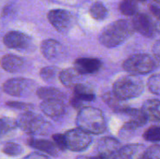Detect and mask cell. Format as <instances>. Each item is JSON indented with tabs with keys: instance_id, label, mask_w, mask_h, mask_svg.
<instances>
[{
	"instance_id": "obj_1",
	"label": "cell",
	"mask_w": 160,
	"mask_h": 159,
	"mask_svg": "<svg viewBox=\"0 0 160 159\" xmlns=\"http://www.w3.org/2000/svg\"><path fill=\"white\" fill-rule=\"evenodd\" d=\"M134 32L132 22L118 20L107 25L99 35L100 43L107 48H113L124 43Z\"/></svg>"
},
{
	"instance_id": "obj_2",
	"label": "cell",
	"mask_w": 160,
	"mask_h": 159,
	"mask_svg": "<svg viewBox=\"0 0 160 159\" xmlns=\"http://www.w3.org/2000/svg\"><path fill=\"white\" fill-rule=\"evenodd\" d=\"M76 123L78 127L90 134H102L107 130V123L99 109L85 106L79 110Z\"/></svg>"
},
{
	"instance_id": "obj_3",
	"label": "cell",
	"mask_w": 160,
	"mask_h": 159,
	"mask_svg": "<svg viewBox=\"0 0 160 159\" xmlns=\"http://www.w3.org/2000/svg\"><path fill=\"white\" fill-rule=\"evenodd\" d=\"M144 91L143 82L136 75L123 76L113 84V92L123 100L140 97Z\"/></svg>"
},
{
	"instance_id": "obj_4",
	"label": "cell",
	"mask_w": 160,
	"mask_h": 159,
	"mask_svg": "<svg viewBox=\"0 0 160 159\" xmlns=\"http://www.w3.org/2000/svg\"><path fill=\"white\" fill-rule=\"evenodd\" d=\"M18 127L23 132L32 136L47 135L52 130L50 123L45 121L41 116L27 111L21 114L17 120Z\"/></svg>"
},
{
	"instance_id": "obj_5",
	"label": "cell",
	"mask_w": 160,
	"mask_h": 159,
	"mask_svg": "<svg viewBox=\"0 0 160 159\" xmlns=\"http://www.w3.org/2000/svg\"><path fill=\"white\" fill-rule=\"evenodd\" d=\"M158 67L157 60L149 54L140 53L128 57L123 63L124 69L132 75H143L152 72Z\"/></svg>"
},
{
	"instance_id": "obj_6",
	"label": "cell",
	"mask_w": 160,
	"mask_h": 159,
	"mask_svg": "<svg viewBox=\"0 0 160 159\" xmlns=\"http://www.w3.org/2000/svg\"><path fill=\"white\" fill-rule=\"evenodd\" d=\"M67 150L72 152H82L86 150L92 143L90 133L81 129L80 127L70 129L64 133Z\"/></svg>"
},
{
	"instance_id": "obj_7",
	"label": "cell",
	"mask_w": 160,
	"mask_h": 159,
	"mask_svg": "<svg viewBox=\"0 0 160 159\" xmlns=\"http://www.w3.org/2000/svg\"><path fill=\"white\" fill-rule=\"evenodd\" d=\"M120 113H123L128 117V121L126 122L122 127V133H126V134L131 133L137 130L138 128L143 127L149 120L142 109L139 110L128 106Z\"/></svg>"
},
{
	"instance_id": "obj_8",
	"label": "cell",
	"mask_w": 160,
	"mask_h": 159,
	"mask_svg": "<svg viewBox=\"0 0 160 159\" xmlns=\"http://www.w3.org/2000/svg\"><path fill=\"white\" fill-rule=\"evenodd\" d=\"M3 42L8 48L19 52L30 51L34 46L32 38L19 31H10L7 33L3 37Z\"/></svg>"
},
{
	"instance_id": "obj_9",
	"label": "cell",
	"mask_w": 160,
	"mask_h": 159,
	"mask_svg": "<svg viewBox=\"0 0 160 159\" xmlns=\"http://www.w3.org/2000/svg\"><path fill=\"white\" fill-rule=\"evenodd\" d=\"M47 17L50 23L60 33L68 32L74 22L71 13L65 9H52L48 12Z\"/></svg>"
},
{
	"instance_id": "obj_10",
	"label": "cell",
	"mask_w": 160,
	"mask_h": 159,
	"mask_svg": "<svg viewBox=\"0 0 160 159\" xmlns=\"http://www.w3.org/2000/svg\"><path fill=\"white\" fill-rule=\"evenodd\" d=\"M131 22L134 30L144 37H153L157 32L158 27L152 17L146 13H137L133 16Z\"/></svg>"
},
{
	"instance_id": "obj_11",
	"label": "cell",
	"mask_w": 160,
	"mask_h": 159,
	"mask_svg": "<svg viewBox=\"0 0 160 159\" xmlns=\"http://www.w3.org/2000/svg\"><path fill=\"white\" fill-rule=\"evenodd\" d=\"M121 142L112 137H103L97 142L96 150L99 157L104 159H113L121 149Z\"/></svg>"
},
{
	"instance_id": "obj_12",
	"label": "cell",
	"mask_w": 160,
	"mask_h": 159,
	"mask_svg": "<svg viewBox=\"0 0 160 159\" xmlns=\"http://www.w3.org/2000/svg\"><path fill=\"white\" fill-rule=\"evenodd\" d=\"M32 82L23 78H14L8 80L3 84V90L6 94L12 97H22L29 93L32 87Z\"/></svg>"
},
{
	"instance_id": "obj_13",
	"label": "cell",
	"mask_w": 160,
	"mask_h": 159,
	"mask_svg": "<svg viewBox=\"0 0 160 159\" xmlns=\"http://www.w3.org/2000/svg\"><path fill=\"white\" fill-rule=\"evenodd\" d=\"M40 110L46 116L53 120H58L64 116L66 112V105L63 99H45L40 104Z\"/></svg>"
},
{
	"instance_id": "obj_14",
	"label": "cell",
	"mask_w": 160,
	"mask_h": 159,
	"mask_svg": "<svg viewBox=\"0 0 160 159\" xmlns=\"http://www.w3.org/2000/svg\"><path fill=\"white\" fill-rule=\"evenodd\" d=\"M102 67V63L99 59L82 57L75 60L74 67L81 75H89L97 73Z\"/></svg>"
},
{
	"instance_id": "obj_15",
	"label": "cell",
	"mask_w": 160,
	"mask_h": 159,
	"mask_svg": "<svg viewBox=\"0 0 160 159\" xmlns=\"http://www.w3.org/2000/svg\"><path fill=\"white\" fill-rule=\"evenodd\" d=\"M146 150L142 143H130L121 147L113 159H143Z\"/></svg>"
},
{
	"instance_id": "obj_16",
	"label": "cell",
	"mask_w": 160,
	"mask_h": 159,
	"mask_svg": "<svg viewBox=\"0 0 160 159\" xmlns=\"http://www.w3.org/2000/svg\"><path fill=\"white\" fill-rule=\"evenodd\" d=\"M27 144L31 148H34L41 153H44L52 157H57L59 154V151H61L53 141L51 142V141L43 140V139L31 138L27 141Z\"/></svg>"
},
{
	"instance_id": "obj_17",
	"label": "cell",
	"mask_w": 160,
	"mask_h": 159,
	"mask_svg": "<svg viewBox=\"0 0 160 159\" xmlns=\"http://www.w3.org/2000/svg\"><path fill=\"white\" fill-rule=\"evenodd\" d=\"M40 52L46 59L53 60L58 58L63 53V47L56 40L46 39L42 41L40 45Z\"/></svg>"
},
{
	"instance_id": "obj_18",
	"label": "cell",
	"mask_w": 160,
	"mask_h": 159,
	"mask_svg": "<svg viewBox=\"0 0 160 159\" xmlns=\"http://www.w3.org/2000/svg\"><path fill=\"white\" fill-rule=\"evenodd\" d=\"M23 66V60L22 57L14 54H6L1 58L2 68L9 73H15L21 70Z\"/></svg>"
},
{
	"instance_id": "obj_19",
	"label": "cell",
	"mask_w": 160,
	"mask_h": 159,
	"mask_svg": "<svg viewBox=\"0 0 160 159\" xmlns=\"http://www.w3.org/2000/svg\"><path fill=\"white\" fill-rule=\"evenodd\" d=\"M80 73L73 68H66L60 71L59 73V79L62 82V84L65 87L68 88H74L78 84V81L80 78Z\"/></svg>"
},
{
	"instance_id": "obj_20",
	"label": "cell",
	"mask_w": 160,
	"mask_h": 159,
	"mask_svg": "<svg viewBox=\"0 0 160 159\" xmlns=\"http://www.w3.org/2000/svg\"><path fill=\"white\" fill-rule=\"evenodd\" d=\"M143 112L146 113L148 119L152 122L160 121V100L149 99L142 105Z\"/></svg>"
},
{
	"instance_id": "obj_21",
	"label": "cell",
	"mask_w": 160,
	"mask_h": 159,
	"mask_svg": "<svg viewBox=\"0 0 160 159\" xmlns=\"http://www.w3.org/2000/svg\"><path fill=\"white\" fill-rule=\"evenodd\" d=\"M102 99L112 110H113L115 112H118V113H120L125 108L128 107L125 104L126 100H123L119 97H117L113 91L104 94L102 96Z\"/></svg>"
},
{
	"instance_id": "obj_22",
	"label": "cell",
	"mask_w": 160,
	"mask_h": 159,
	"mask_svg": "<svg viewBox=\"0 0 160 159\" xmlns=\"http://www.w3.org/2000/svg\"><path fill=\"white\" fill-rule=\"evenodd\" d=\"M73 96L82 100L83 102H91L96 98V95L93 89L82 83H78L73 88Z\"/></svg>"
},
{
	"instance_id": "obj_23",
	"label": "cell",
	"mask_w": 160,
	"mask_h": 159,
	"mask_svg": "<svg viewBox=\"0 0 160 159\" xmlns=\"http://www.w3.org/2000/svg\"><path fill=\"white\" fill-rule=\"evenodd\" d=\"M37 95L39 98L43 100L52 99V98H59V99L65 98L64 93L53 87H40L37 90Z\"/></svg>"
},
{
	"instance_id": "obj_24",
	"label": "cell",
	"mask_w": 160,
	"mask_h": 159,
	"mask_svg": "<svg viewBox=\"0 0 160 159\" xmlns=\"http://www.w3.org/2000/svg\"><path fill=\"white\" fill-rule=\"evenodd\" d=\"M90 15L92 16L93 19L96 21H103L106 19L108 15V10L106 7L100 3V2H95L91 7H90Z\"/></svg>"
},
{
	"instance_id": "obj_25",
	"label": "cell",
	"mask_w": 160,
	"mask_h": 159,
	"mask_svg": "<svg viewBox=\"0 0 160 159\" xmlns=\"http://www.w3.org/2000/svg\"><path fill=\"white\" fill-rule=\"evenodd\" d=\"M2 153L8 157H19L23 153V147L16 142H8L2 145Z\"/></svg>"
},
{
	"instance_id": "obj_26",
	"label": "cell",
	"mask_w": 160,
	"mask_h": 159,
	"mask_svg": "<svg viewBox=\"0 0 160 159\" xmlns=\"http://www.w3.org/2000/svg\"><path fill=\"white\" fill-rule=\"evenodd\" d=\"M119 9L126 16H134L138 13V4L136 0H123L119 5Z\"/></svg>"
},
{
	"instance_id": "obj_27",
	"label": "cell",
	"mask_w": 160,
	"mask_h": 159,
	"mask_svg": "<svg viewBox=\"0 0 160 159\" xmlns=\"http://www.w3.org/2000/svg\"><path fill=\"white\" fill-rule=\"evenodd\" d=\"M16 127H18L17 120H14L7 116L1 117V136L8 134V132L14 130Z\"/></svg>"
},
{
	"instance_id": "obj_28",
	"label": "cell",
	"mask_w": 160,
	"mask_h": 159,
	"mask_svg": "<svg viewBox=\"0 0 160 159\" xmlns=\"http://www.w3.org/2000/svg\"><path fill=\"white\" fill-rule=\"evenodd\" d=\"M60 72H58V69L57 67H43L40 69V78L44 81V82H53L57 75L59 74Z\"/></svg>"
},
{
	"instance_id": "obj_29",
	"label": "cell",
	"mask_w": 160,
	"mask_h": 159,
	"mask_svg": "<svg viewBox=\"0 0 160 159\" xmlns=\"http://www.w3.org/2000/svg\"><path fill=\"white\" fill-rule=\"evenodd\" d=\"M143 138L148 142H160V127L153 126L146 129L143 133Z\"/></svg>"
},
{
	"instance_id": "obj_30",
	"label": "cell",
	"mask_w": 160,
	"mask_h": 159,
	"mask_svg": "<svg viewBox=\"0 0 160 159\" xmlns=\"http://www.w3.org/2000/svg\"><path fill=\"white\" fill-rule=\"evenodd\" d=\"M148 88L153 94L160 96V74H155L149 78Z\"/></svg>"
},
{
	"instance_id": "obj_31",
	"label": "cell",
	"mask_w": 160,
	"mask_h": 159,
	"mask_svg": "<svg viewBox=\"0 0 160 159\" xmlns=\"http://www.w3.org/2000/svg\"><path fill=\"white\" fill-rule=\"evenodd\" d=\"M7 106L12 109H16V110H21V111H31L33 109V105L32 104H28V103H24V102H19V101H8L7 102Z\"/></svg>"
},
{
	"instance_id": "obj_32",
	"label": "cell",
	"mask_w": 160,
	"mask_h": 159,
	"mask_svg": "<svg viewBox=\"0 0 160 159\" xmlns=\"http://www.w3.org/2000/svg\"><path fill=\"white\" fill-rule=\"evenodd\" d=\"M143 159H160V145L150 146L146 150Z\"/></svg>"
},
{
	"instance_id": "obj_33",
	"label": "cell",
	"mask_w": 160,
	"mask_h": 159,
	"mask_svg": "<svg viewBox=\"0 0 160 159\" xmlns=\"http://www.w3.org/2000/svg\"><path fill=\"white\" fill-rule=\"evenodd\" d=\"M52 141L55 142V144L57 145V147L61 150V151H65L67 150L66 147V141H65V136L64 134H54L52 135Z\"/></svg>"
},
{
	"instance_id": "obj_34",
	"label": "cell",
	"mask_w": 160,
	"mask_h": 159,
	"mask_svg": "<svg viewBox=\"0 0 160 159\" xmlns=\"http://www.w3.org/2000/svg\"><path fill=\"white\" fill-rule=\"evenodd\" d=\"M22 159H51L47 155H45L44 153L41 152H33L30 153L29 155L25 156Z\"/></svg>"
},
{
	"instance_id": "obj_35",
	"label": "cell",
	"mask_w": 160,
	"mask_h": 159,
	"mask_svg": "<svg viewBox=\"0 0 160 159\" xmlns=\"http://www.w3.org/2000/svg\"><path fill=\"white\" fill-rule=\"evenodd\" d=\"M153 53L155 58L160 61V40H158L153 46Z\"/></svg>"
},
{
	"instance_id": "obj_36",
	"label": "cell",
	"mask_w": 160,
	"mask_h": 159,
	"mask_svg": "<svg viewBox=\"0 0 160 159\" xmlns=\"http://www.w3.org/2000/svg\"><path fill=\"white\" fill-rule=\"evenodd\" d=\"M149 7H150V10H151L152 14H153L155 17H157L158 20H160V7H158V5L152 4V5L149 6Z\"/></svg>"
},
{
	"instance_id": "obj_37",
	"label": "cell",
	"mask_w": 160,
	"mask_h": 159,
	"mask_svg": "<svg viewBox=\"0 0 160 159\" xmlns=\"http://www.w3.org/2000/svg\"><path fill=\"white\" fill-rule=\"evenodd\" d=\"M76 159H104L99 156L97 157H87V156H79Z\"/></svg>"
},
{
	"instance_id": "obj_38",
	"label": "cell",
	"mask_w": 160,
	"mask_h": 159,
	"mask_svg": "<svg viewBox=\"0 0 160 159\" xmlns=\"http://www.w3.org/2000/svg\"><path fill=\"white\" fill-rule=\"evenodd\" d=\"M158 31H159V33H160V20H158Z\"/></svg>"
},
{
	"instance_id": "obj_39",
	"label": "cell",
	"mask_w": 160,
	"mask_h": 159,
	"mask_svg": "<svg viewBox=\"0 0 160 159\" xmlns=\"http://www.w3.org/2000/svg\"><path fill=\"white\" fill-rule=\"evenodd\" d=\"M140 1H146V0H140Z\"/></svg>"
}]
</instances>
